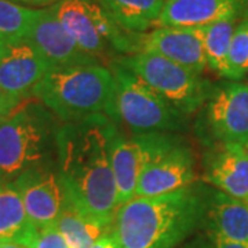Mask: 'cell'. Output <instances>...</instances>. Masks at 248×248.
Returning <instances> with one entry per match:
<instances>
[{"mask_svg":"<svg viewBox=\"0 0 248 248\" xmlns=\"http://www.w3.org/2000/svg\"><path fill=\"white\" fill-rule=\"evenodd\" d=\"M207 124L217 143L248 141V83L229 81L213 90L207 101Z\"/></svg>","mask_w":248,"mask_h":248,"instance_id":"obj_10","label":"cell"},{"mask_svg":"<svg viewBox=\"0 0 248 248\" xmlns=\"http://www.w3.org/2000/svg\"><path fill=\"white\" fill-rule=\"evenodd\" d=\"M116 133L113 122L98 115L61 124L55 140L57 170L68 197L108 228L119 210L110 161V143Z\"/></svg>","mask_w":248,"mask_h":248,"instance_id":"obj_1","label":"cell"},{"mask_svg":"<svg viewBox=\"0 0 248 248\" xmlns=\"http://www.w3.org/2000/svg\"><path fill=\"white\" fill-rule=\"evenodd\" d=\"M210 231L248 246V204L223 192H215L207 204Z\"/></svg>","mask_w":248,"mask_h":248,"instance_id":"obj_18","label":"cell"},{"mask_svg":"<svg viewBox=\"0 0 248 248\" xmlns=\"http://www.w3.org/2000/svg\"><path fill=\"white\" fill-rule=\"evenodd\" d=\"M229 79L240 80L248 73V18L241 19L232 37L229 55Z\"/></svg>","mask_w":248,"mask_h":248,"instance_id":"obj_23","label":"cell"},{"mask_svg":"<svg viewBox=\"0 0 248 248\" xmlns=\"http://www.w3.org/2000/svg\"><path fill=\"white\" fill-rule=\"evenodd\" d=\"M90 248H119L117 247V243H116L115 236L112 233V228H110L109 232L104 233Z\"/></svg>","mask_w":248,"mask_h":248,"instance_id":"obj_27","label":"cell"},{"mask_svg":"<svg viewBox=\"0 0 248 248\" xmlns=\"http://www.w3.org/2000/svg\"><path fill=\"white\" fill-rule=\"evenodd\" d=\"M22 102L24 101L0 90V124L4 123Z\"/></svg>","mask_w":248,"mask_h":248,"instance_id":"obj_25","label":"cell"},{"mask_svg":"<svg viewBox=\"0 0 248 248\" xmlns=\"http://www.w3.org/2000/svg\"><path fill=\"white\" fill-rule=\"evenodd\" d=\"M54 226L60 232L69 248H90L112 228L104 226L102 223L83 213L76 204L72 203L69 197Z\"/></svg>","mask_w":248,"mask_h":248,"instance_id":"obj_20","label":"cell"},{"mask_svg":"<svg viewBox=\"0 0 248 248\" xmlns=\"http://www.w3.org/2000/svg\"><path fill=\"white\" fill-rule=\"evenodd\" d=\"M239 18H228L204 27V50L207 65L219 76L229 79L228 55Z\"/></svg>","mask_w":248,"mask_h":248,"instance_id":"obj_21","label":"cell"},{"mask_svg":"<svg viewBox=\"0 0 248 248\" xmlns=\"http://www.w3.org/2000/svg\"><path fill=\"white\" fill-rule=\"evenodd\" d=\"M14 3H18L21 6H29V7H43V9H47V7H51L54 4L60 3L61 0H11Z\"/></svg>","mask_w":248,"mask_h":248,"instance_id":"obj_28","label":"cell"},{"mask_svg":"<svg viewBox=\"0 0 248 248\" xmlns=\"http://www.w3.org/2000/svg\"><path fill=\"white\" fill-rule=\"evenodd\" d=\"M13 184L19 190L28 218L36 229L53 226L68 202L58 170L53 166L28 170Z\"/></svg>","mask_w":248,"mask_h":248,"instance_id":"obj_9","label":"cell"},{"mask_svg":"<svg viewBox=\"0 0 248 248\" xmlns=\"http://www.w3.org/2000/svg\"><path fill=\"white\" fill-rule=\"evenodd\" d=\"M205 213L207 202L192 186L155 197H134L119 207L112 233L119 248H174Z\"/></svg>","mask_w":248,"mask_h":248,"instance_id":"obj_2","label":"cell"},{"mask_svg":"<svg viewBox=\"0 0 248 248\" xmlns=\"http://www.w3.org/2000/svg\"><path fill=\"white\" fill-rule=\"evenodd\" d=\"M50 9L80 48L102 63L112 55L138 53L140 33L122 29L98 0H61Z\"/></svg>","mask_w":248,"mask_h":248,"instance_id":"obj_5","label":"cell"},{"mask_svg":"<svg viewBox=\"0 0 248 248\" xmlns=\"http://www.w3.org/2000/svg\"><path fill=\"white\" fill-rule=\"evenodd\" d=\"M0 248H29L21 243H16V241H3L0 240Z\"/></svg>","mask_w":248,"mask_h":248,"instance_id":"obj_29","label":"cell"},{"mask_svg":"<svg viewBox=\"0 0 248 248\" xmlns=\"http://www.w3.org/2000/svg\"><path fill=\"white\" fill-rule=\"evenodd\" d=\"M33 248H69V246L53 225L39 231Z\"/></svg>","mask_w":248,"mask_h":248,"instance_id":"obj_24","label":"cell"},{"mask_svg":"<svg viewBox=\"0 0 248 248\" xmlns=\"http://www.w3.org/2000/svg\"><path fill=\"white\" fill-rule=\"evenodd\" d=\"M211 236H213L214 247L215 248H248L247 244L226 239V237H223L218 233H214V232H211Z\"/></svg>","mask_w":248,"mask_h":248,"instance_id":"obj_26","label":"cell"},{"mask_svg":"<svg viewBox=\"0 0 248 248\" xmlns=\"http://www.w3.org/2000/svg\"><path fill=\"white\" fill-rule=\"evenodd\" d=\"M36 11L11 0H0V42L27 37Z\"/></svg>","mask_w":248,"mask_h":248,"instance_id":"obj_22","label":"cell"},{"mask_svg":"<svg viewBox=\"0 0 248 248\" xmlns=\"http://www.w3.org/2000/svg\"><path fill=\"white\" fill-rule=\"evenodd\" d=\"M108 16L130 33H145L156 27L166 0H98Z\"/></svg>","mask_w":248,"mask_h":248,"instance_id":"obj_19","label":"cell"},{"mask_svg":"<svg viewBox=\"0 0 248 248\" xmlns=\"http://www.w3.org/2000/svg\"><path fill=\"white\" fill-rule=\"evenodd\" d=\"M115 78L102 63L55 68L36 86L33 97L63 123L93 116H108L112 105Z\"/></svg>","mask_w":248,"mask_h":248,"instance_id":"obj_3","label":"cell"},{"mask_svg":"<svg viewBox=\"0 0 248 248\" xmlns=\"http://www.w3.org/2000/svg\"><path fill=\"white\" fill-rule=\"evenodd\" d=\"M248 0H166L157 27H207L228 18H239Z\"/></svg>","mask_w":248,"mask_h":248,"instance_id":"obj_16","label":"cell"},{"mask_svg":"<svg viewBox=\"0 0 248 248\" xmlns=\"http://www.w3.org/2000/svg\"><path fill=\"white\" fill-rule=\"evenodd\" d=\"M151 134L127 138L116 133L110 143V161L119 207L133 200L142 171L151 157Z\"/></svg>","mask_w":248,"mask_h":248,"instance_id":"obj_14","label":"cell"},{"mask_svg":"<svg viewBox=\"0 0 248 248\" xmlns=\"http://www.w3.org/2000/svg\"><path fill=\"white\" fill-rule=\"evenodd\" d=\"M27 39L35 46L51 69L102 63L80 48L50 7L37 9Z\"/></svg>","mask_w":248,"mask_h":248,"instance_id":"obj_13","label":"cell"},{"mask_svg":"<svg viewBox=\"0 0 248 248\" xmlns=\"http://www.w3.org/2000/svg\"><path fill=\"white\" fill-rule=\"evenodd\" d=\"M58 120L40 101L28 98L0 124V181L13 182L28 170L53 166Z\"/></svg>","mask_w":248,"mask_h":248,"instance_id":"obj_4","label":"cell"},{"mask_svg":"<svg viewBox=\"0 0 248 248\" xmlns=\"http://www.w3.org/2000/svg\"><path fill=\"white\" fill-rule=\"evenodd\" d=\"M115 62L141 78L184 116L196 112L213 93L200 75L157 54L140 51L119 57Z\"/></svg>","mask_w":248,"mask_h":248,"instance_id":"obj_7","label":"cell"},{"mask_svg":"<svg viewBox=\"0 0 248 248\" xmlns=\"http://www.w3.org/2000/svg\"><path fill=\"white\" fill-rule=\"evenodd\" d=\"M204 181L248 204V153L241 143H217L205 160Z\"/></svg>","mask_w":248,"mask_h":248,"instance_id":"obj_15","label":"cell"},{"mask_svg":"<svg viewBox=\"0 0 248 248\" xmlns=\"http://www.w3.org/2000/svg\"><path fill=\"white\" fill-rule=\"evenodd\" d=\"M244 148H246V151H247V153H248V141L244 143Z\"/></svg>","mask_w":248,"mask_h":248,"instance_id":"obj_30","label":"cell"},{"mask_svg":"<svg viewBox=\"0 0 248 248\" xmlns=\"http://www.w3.org/2000/svg\"><path fill=\"white\" fill-rule=\"evenodd\" d=\"M153 53L200 75L205 71L204 27H157L138 35V53Z\"/></svg>","mask_w":248,"mask_h":248,"instance_id":"obj_12","label":"cell"},{"mask_svg":"<svg viewBox=\"0 0 248 248\" xmlns=\"http://www.w3.org/2000/svg\"><path fill=\"white\" fill-rule=\"evenodd\" d=\"M151 157L142 171L134 197H155L190 186L196 181L190 149L175 138L151 134Z\"/></svg>","mask_w":248,"mask_h":248,"instance_id":"obj_8","label":"cell"},{"mask_svg":"<svg viewBox=\"0 0 248 248\" xmlns=\"http://www.w3.org/2000/svg\"><path fill=\"white\" fill-rule=\"evenodd\" d=\"M51 68L27 37L0 42V90L21 101L33 97Z\"/></svg>","mask_w":248,"mask_h":248,"instance_id":"obj_11","label":"cell"},{"mask_svg":"<svg viewBox=\"0 0 248 248\" xmlns=\"http://www.w3.org/2000/svg\"><path fill=\"white\" fill-rule=\"evenodd\" d=\"M37 234L39 231L28 218L17 186L0 181V240L33 248Z\"/></svg>","mask_w":248,"mask_h":248,"instance_id":"obj_17","label":"cell"},{"mask_svg":"<svg viewBox=\"0 0 248 248\" xmlns=\"http://www.w3.org/2000/svg\"><path fill=\"white\" fill-rule=\"evenodd\" d=\"M115 90L108 117L135 135L161 133L179 127L182 116L157 91L117 62H112Z\"/></svg>","mask_w":248,"mask_h":248,"instance_id":"obj_6","label":"cell"}]
</instances>
